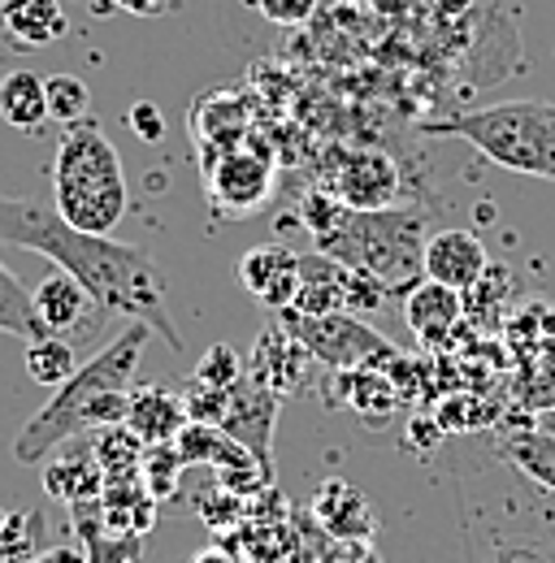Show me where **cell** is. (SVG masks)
I'll use <instances>...</instances> for the list:
<instances>
[{"label":"cell","mask_w":555,"mask_h":563,"mask_svg":"<svg viewBox=\"0 0 555 563\" xmlns=\"http://www.w3.org/2000/svg\"><path fill=\"white\" fill-rule=\"evenodd\" d=\"M0 243L48 256L57 269L83 282L109 317L139 321L161 334L170 352H183V334L165 303V274L143 247L118 243L113 234H87L69 225L53 205L26 196H0Z\"/></svg>","instance_id":"1"},{"label":"cell","mask_w":555,"mask_h":563,"mask_svg":"<svg viewBox=\"0 0 555 563\" xmlns=\"http://www.w3.org/2000/svg\"><path fill=\"white\" fill-rule=\"evenodd\" d=\"M148 334H152L148 325L131 321L109 347H100L87 364H78V373L66 386H57L53 399L22 424V433L13 438V460L18 464H44V460H53L57 446H66L83 433L127 424L131 377H135Z\"/></svg>","instance_id":"2"},{"label":"cell","mask_w":555,"mask_h":563,"mask_svg":"<svg viewBox=\"0 0 555 563\" xmlns=\"http://www.w3.org/2000/svg\"><path fill=\"white\" fill-rule=\"evenodd\" d=\"M304 230L313 234L317 252L335 256L339 265L382 282L387 295H409L425 278V212L421 209H378L360 212L339 205L326 191H313L300 209Z\"/></svg>","instance_id":"3"},{"label":"cell","mask_w":555,"mask_h":563,"mask_svg":"<svg viewBox=\"0 0 555 563\" xmlns=\"http://www.w3.org/2000/svg\"><path fill=\"white\" fill-rule=\"evenodd\" d=\"M131 191L122 174V156L96 118L66 126L53 156V209L87 234H113L127 217Z\"/></svg>","instance_id":"4"},{"label":"cell","mask_w":555,"mask_h":563,"mask_svg":"<svg viewBox=\"0 0 555 563\" xmlns=\"http://www.w3.org/2000/svg\"><path fill=\"white\" fill-rule=\"evenodd\" d=\"M434 135H451L478 147L490 165L555 183V104L552 100H508L465 109L429 126Z\"/></svg>","instance_id":"5"},{"label":"cell","mask_w":555,"mask_h":563,"mask_svg":"<svg viewBox=\"0 0 555 563\" xmlns=\"http://www.w3.org/2000/svg\"><path fill=\"white\" fill-rule=\"evenodd\" d=\"M282 325L295 334V343L308 355H317L322 364L339 368V373H356V368H391L400 364V352L378 334L369 330L360 317L351 312H326V317H304V312H278Z\"/></svg>","instance_id":"6"},{"label":"cell","mask_w":555,"mask_h":563,"mask_svg":"<svg viewBox=\"0 0 555 563\" xmlns=\"http://www.w3.org/2000/svg\"><path fill=\"white\" fill-rule=\"evenodd\" d=\"M205 187L208 205L221 217H252L274 196V165L257 147H230L226 156L205 165Z\"/></svg>","instance_id":"7"},{"label":"cell","mask_w":555,"mask_h":563,"mask_svg":"<svg viewBox=\"0 0 555 563\" xmlns=\"http://www.w3.org/2000/svg\"><path fill=\"white\" fill-rule=\"evenodd\" d=\"M274 421H278V390L270 382H261L252 368L226 390V408H221V429L243 442L270 473H274Z\"/></svg>","instance_id":"8"},{"label":"cell","mask_w":555,"mask_h":563,"mask_svg":"<svg viewBox=\"0 0 555 563\" xmlns=\"http://www.w3.org/2000/svg\"><path fill=\"white\" fill-rule=\"evenodd\" d=\"M330 196L360 212L395 209L400 205V165L378 152V147H360V152H344L335 165V183Z\"/></svg>","instance_id":"9"},{"label":"cell","mask_w":555,"mask_h":563,"mask_svg":"<svg viewBox=\"0 0 555 563\" xmlns=\"http://www.w3.org/2000/svg\"><path fill=\"white\" fill-rule=\"evenodd\" d=\"M31 299H35V312H40L44 330L57 334V339H69V343L74 339H91L96 325H100V317H109L91 299V290L78 278H69L66 269H53L48 278L31 290Z\"/></svg>","instance_id":"10"},{"label":"cell","mask_w":555,"mask_h":563,"mask_svg":"<svg viewBox=\"0 0 555 563\" xmlns=\"http://www.w3.org/2000/svg\"><path fill=\"white\" fill-rule=\"evenodd\" d=\"M239 282L261 308L286 312L300 290V252L286 243H261L239 261Z\"/></svg>","instance_id":"11"},{"label":"cell","mask_w":555,"mask_h":563,"mask_svg":"<svg viewBox=\"0 0 555 563\" xmlns=\"http://www.w3.org/2000/svg\"><path fill=\"white\" fill-rule=\"evenodd\" d=\"M486 243L474 230H443L425 243V278L443 282L451 290H469L486 274Z\"/></svg>","instance_id":"12"},{"label":"cell","mask_w":555,"mask_h":563,"mask_svg":"<svg viewBox=\"0 0 555 563\" xmlns=\"http://www.w3.org/2000/svg\"><path fill=\"white\" fill-rule=\"evenodd\" d=\"M69 31L62 0H0V40L18 53H40Z\"/></svg>","instance_id":"13"},{"label":"cell","mask_w":555,"mask_h":563,"mask_svg":"<svg viewBox=\"0 0 555 563\" xmlns=\"http://www.w3.org/2000/svg\"><path fill=\"white\" fill-rule=\"evenodd\" d=\"M192 424L187 412V395H174L170 386H131V404H127V429L135 433L143 446H161L174 442L183 429Z\"/></svg>","instance_id":"14"},{"label":"cell","mask_w":555,"mask_h":563,"mask_svg":"<svg viewBox=\"0 0 555 563\" xmlns=\"http://www.w3.org/2000/svg\"><path fill=\"white\" fill-rule=\"evenodd\" d=\"M313 516H317V525H322L335 542H369L373 529H378L364 490L344 482V477L317 486V494H313Z\"/></svg>","instance_id":"15"},{"label":"cell","mask_w":555,"mask_h":563,"mask_svg":"<svg viewBox=\"0 0 555 563\" xmlns=\"http://www.w3.org/2000/svg\"><path fill=\"white\" fill-rule=\"evenodd\" d=\"M460 312H465L460 290H451V286H443V282H434V278H421L413 290L404 295L409 330H413L425 347H443V343L451 339V330L460 325Z\"/></svg>","instance_id":"16"},{"label":"cell","mask_w":555,"mask_h":563,"mask_svg":"<svg viewBox=\"0 0 555 563\" xmlns=\"http://www.w3.org/2000/svg\"><path fill=\"white\" fill-rule=\"evenodd\" d=\"M44 486H48L53 498H62L69 507L100 498V494H105V468H100L91 442H87V446H69L62 455L44 460Z\"/></svg>","instance_id":"17"},{"label":"cell","mask_w":555,"mask_h":563,"mask_svg":"<svg viewBox=\"0 0 555 563\" xmlns=\"http://www.w3.org/2000/svg\"><path fill=\"white\" fill-rule=\"evenodd\" d=\"M192 135L200 143V161L213 165L243 140V104L235 96H205L192 109Z\"/></svg>","instance_id":"18"},{"label":"cell","mask_w":555,"mask_h":563,"mask_svg":"<svg viewBox=\"0 0 555 563\" xmlns=\"http://www.w3.org/2000/svg\"><path fill=\"white\" fill-rule=\"evenodd\" d=\"M0 118L13 131H40L48 122V87L35 70H4L0 78Z\"/></svg>","instance_id":"19"},{"label":"cell","mask_w":555,"mask_h":563,"mask_svg":"<svg viewBox=\"0 0 555 563\" xmlns=\"http://www.w3.org/2000/svg\"><path fill=\"white\" fill-rule=\"evenodd\" d=\"M257 360H252V373L261 377V382H270L278 395L282 390H291L295 382H300V343H295V334L278 321L274 330H261V339H257Z\"/></svg>","instance_id":"20"},{"label":"cell","mask_w":555,"mask_h":563,"mask_svg":"<svg viewBox=\"0 0 555 563\" xmlns=\"http://www.w3.org/2000/svg\"><path fill=\"white\" fill-rule=\"evenodd\" d=\"M503 460L530 477L534 486L555 494V433H543V429H525V433H512L503 438Z\"/></svg>","instance_id":"21"},{"label":"cell","mask_w":555,"mask_h":563,"mask_svg":"<svg viewBox=\"0 0 555 563\" xmlns=\"http://www.w3.org/2000/svg\"><path fill=\"white\" fill-rule=\"evenodd\" d=\"M344 399L364 424H387L395 417V408H400V395H395V386L387 382L382 368H356V373H347Z\"/></svg>","instance_id":"22"},{"label":"cell","mask_w":555,"mask_h":563,"mask_svg":"<svg viewBox=\"0 0 555 563\" xmlns=\"http://www.w3.org/2000/svg\"><path fill=\"white\" fill-rule=\"evenodd\" d=\"M91 451L105 468V482H127V477H139L143 473V442L127 424H109V429H96L91 433Z\"/></svg>","instance_id":"23"},{"label":"cell","mask_w":555,"mask_h":563,"mask_svg":"<svg viewBox=\"0 0 555 563\" xmlns=\"http://www.w3.org/2000/svg\"><path fill=\"white\" fill-rule=\"evenodd\" d=\"M0 334H13L22 343H35V339L48 334L44 321H40V312H35L31 290L13 278L4 265H0Z\"/></svg>","instance_id":"24"},{"label":"cell","mask_w":555,"mask_h":563,"mask_svg":"<svg viewBox=\"0 0 555 563\" xmlns=\"http://www.w3.org/2000/svg\"><path fill=\"white\" fill-rule=\"evenodd\" d=\"M26 373L31 382L57 390L66 386L69 377L78 373V355H74V343L69 339H57V334H44L35 343H26Z\"/></svg>","instance_id":"25"},{"label":"cell","mask_w":555,"mask_h":563,"mask_svg":"<svg viewBox=\"0 0 555 563\" xmlns=\"http://www.w3.org/2000/svg\"><path fill=\"white\" fill-rule=\"evenodd\" d=\"M44 87H48V122H57V126L87 122V113H91V87L78 74H48Z\"/></svg>","instance_id":"26"},{"label":"cell","mask_w":555,"mask_h":563,"mask_svg":"<svg viewBox=\"0 0 555 563\" xmlns=\"http://www.w3.org/2000/svg\"><path fill=\"white\" fill-rule=\"evenodd\" d=\"M187 464H183V455H178V446L174 442H161V446H148L143 451V486L152 490V498H170L174 486H178V473H183Z\"/></svg>","instance_id":"27"},{"label":"cell","mask_w":555,"mask_h":563,"mask_svg":"<svg viewBox=\"0 0 555 563\" xmlns=\"http://www.w3.org/2000/svg\"><path fill=\"white\" fill-rule=\"evenodd\" d=\"M243 373H248V364L230 352L226 343H217V347H208L205 360L196 364L192 382H196V386H208V390H230V386H235Z\"/></svg>","instance_id":"28"},{"label":"cell","mask_w":555,"mask_h":563,"mask_svg":"<svg viewBox=\"0 0 555 563\" xmlns=\"http://www.w3.org/2000/svg\"><path fill=\"white\" fill-rule=\"evenodd\" d=\"M274 26H304L317 13V0H248Z\"/></svg>","instance_id":"29"},{"label":"cell","mask_w":555,"mask_h":563,"mask_svg":"<svg viewBox=\"0 0 555 563\" xmlns=\"http://www.w3.org/2000/svg\"><path fill=\"white\" fill-rule=\"evenodd\" d=\"M127 122H131V131H135L143 143H161V140H165V118H161V109H156V104H148V100L131 104Z\"/></svg>","instance_id":"30"},{"label":"cell","mask_w":555,"mask_h":563,"mask_svg":"<svg viewBox=\"0 0 555 563\" xmlns=\"http://www.w3.org/2000/svg\"><path fill=\"white\" fill-rule=\"evenodd\" d=\"M113 4L135 13V18H165V13H178L187 0H113Z\"/></svg>","instance_id":"31"},{"label":"cell","mask_w":555,"mask_h":563,"mask_svg":"<svg viewBox=\"0 0 555 563\" xmlns=\"http://www.w3.org/2000/svg\"><path fill=\"white\" fill-rule=\"evenodd\" d=\"M35 563H87L83 551H69V547H57V551H40Z\"/></svg>","instance_id":"32"},{"label":"cell","mask_w":555,"mask_h":563,"mask_svg":"<svg viewBox=\"0 0 555 563\" xmlns=\"http://www.w3.org/2000/svg\"><path fill=\"white\" fill-rule=\"evenodd\" d=\"M192 563H243V555H235V551H221V547H213V551H200Z\"/></svg>","instance_id":"33"}]
</instances>
